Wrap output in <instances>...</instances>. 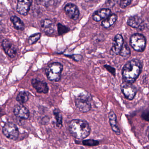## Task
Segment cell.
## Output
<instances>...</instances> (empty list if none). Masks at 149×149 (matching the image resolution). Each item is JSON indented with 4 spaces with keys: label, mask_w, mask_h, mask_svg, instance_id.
Wrapping results in <instances>:
<instances>
[{
    "label": "cell",
    "mask_w": 149,
    "mask_h": 149,
    "mask_svg": "<svg viewBox=\"0 0 149 149\" xmlns=\"http://www.w3.org/2000/svg\"><path fill=\"white\" fill-rule=\"evenodd\" d=\"M142 69V64L138 59H133L128 62L122 69L124 82L133 84L141 73Z\"/></svg>",
    "instance_id": "cell-1"
},
{
    "label": "cell",
    "mask_w": 149,
    "mask_h": 149,
    "mask_svg": "<svg viewBox=\"0 0 149 149\" xmlns=\"http://www.w3.org/2000/svg\"><path fill=\"white\" fill-rule=\"evenodd\" d=\"M68 130L74 138L81 140L88 137L91 133V128L86 121L77 119L70 122Z\"/></svg>",
    "instance_id": "cell-2"
},
{
    "label": "cell",
    "mask_w": 149,
    "mask_h": 149,
    "mask_svg": "<svg viewBox=\"0 0 149 149\" xmlns=\"http://www.w3.org/2000/svg\"><path fill=\"white\" fill-rule=\"evenodd\" d=\"M63 65L59 63H53L49 65L45 69L46 76L51 81H59L61 78Z\"/></svg>",
    "instance_id": "cell-3"
},
{
    "label": "cell",
    "mask_w": 149,
    "mask_h": 149,
    "mask_svg": "<svg viewBox=\"0 0 149 149\" xmlns=\"http://www.w3.org/2000/svg\"><path fill=\"white\" fill-rule=\"evenodd\" d=\"M91 100V96L90 95L81 93L75 98V106L82 113H87L91 110L92 108Z\"/></svg>",
    "instance_id": "cell-4"
},
{
    "label": "cell",
    "mask_w": 149,
    "mask_h": 149,
    "mask_svg": "<svg viewBox=\"0 0 149 149\" xmlns=\"http://www.w3.org/2000/svg\"><path fill=\"white\" fill-rule=\"evenodd\" d=\"M130 44L136 51L143 52L146 48V38L142 34L140 33L134 34L130 38Z\"/></svg>",
    "instance_id": "cell-5"
},
{
    "label": "cell",
    "mask_w": 149,
    "mask_h": 149,
    "mask_svg": "<svg viewBox=\"0 0 149 149\" xmlns=\"http://www.w3.org/2000/svg\"><path fill=\"white\" fill-rule=\"evenodd\" d=\"M2 132L3 134L10 140H16L19 135L18 128L12 123H5L3 128Z\"/></svg>",
    "instance_id": "cell-6"
},
{
    "label": "cell",
    "mask_w": 149,
    "mask_h": 149,
    "mask_svg": "<svg viewBox=\"0 0 149 149\" xmlns=\"http://www.w3.org/2000/svg\"><path fill=\"white\" fill-rule=\"evenodd\" d=\"M121 89L125 98L129 100L134 99L137 92L135 86L131 83L126 82H123L122 84Z\"/></svg>",
    "instance_id": "cell-7"
},
{
    "label": "cell",
    "mask_w": 149,
    "mask_h": 149,
    "mask_svg": "<svg viewBox=\"0 0 149 149\" xmlns=\"http://www.w3.org/2000/svg\"><path fill=\"white\" fill-rule=\"evenodd\" d=\"M32 0H17V10L22 15H26L29 13Z\"/></svg>",
    "instance_id": "cell-8"
},
{
    "label": "cell",
    "mask_w": 149,
    "mask_h": 149,
    "mask_svg": "<svg viewBox=\"0 0 149 149\" xmlns=\"http://www.w3.org/2000/svg\"><path fill=\"white\" fill-rule=\"evenodd\" d=\"M2 46L5 53L10 58H14L17 54V49L12 42L5 39L2 42Z\"/></svg>",
    "instance_id": "cell-9"
},
{
    "label": "cell",
    "mask_w": 149,
    "mask_h": 149,
    "mask_svg": "<svg viewBox=\"0 0 149 149\" xmlns=\"http://www.w3.org/2000/svg\"><path fill=\"white\" fill-rule=\"evenodd\" d=\"M124 40L122 36L120 34L116 35L113 42V46L111 49V54L114 56L119 55Z\"/></svg>",
    "instance_id": "cell-10"
},
{
    "label": "cell",
    "mask_w": 149,
    "mask_h": 149,
    "mask_svg": "<svg viewBox=\"0 0 149 149\" xmlns=\"http://www.w3.org/2000/svg\"><path fill=\"white\" fill-rule=\"evenodd\" d=\"M13 113L17 117L24 120L28 119L29 116V111L26 107L22 104L15 105L13 109Z\"/></svg>",
    "instance_id": "cell-11"
},
{
    "label": "cell",
    "mask_w": 149,
    "mask_h": 149,
    "mask_svg": "<svg viewBox=\"0 0 149 149\" xmlns=\"http://www.w3.org/2000/svg\"><path fill=\"white\" fill-rule=\"evenodd\" d=\"M65 11L68 17L73 20H77L79 17L80 12L78 7L71 3H68L65 7Z\"/></svg>",
    "instance_id": "cell-12"
},
{
    "label": "cell",
    "mask_w": 149,
    "mask_h": 149,
    "mask_svg": "<svg viewBox=\"0 0 149 149\" xmlns=\"http://www.w3.org/2000/svg\"><path fill=\"white\" fill-rule=\"evenodd\" d=\"M31 85L34 88L38 93H47L49 92V88L46 82L37 79L31 80Z\"/></svg>",
    "instance_id": "cell-13"
},
{
    "label": "cell",
    "mask_w": 149,
    "mask_h": 149,
    "mask_svg": "<svg viewBox=\"0 0 149 149\" xmlns=\"http://www.w3.org/2000/svg\"><path fill=\"white\" fill-rule=\"evenodd\" d=\"M40 26L42 30L47 35H52L55 31L54 24L50 19H46L42 20L40 23Z\"/></svg>",
    "instance_id": "cell-14"
},
{
    "label": "cell",
    "mask_w": 149,
    "mask_h": 149,
    "mask_svg": "<svg viewBox=\"0 0 149 149\" xmlns=\"http://www.w3.org/2000/svg\"><path fill=\"white\" fill-rule=\"evenodd\" d=\"M127 24L130 27L143 30L144 29L143 20L137 16L130 17L127 21Z\"/></svg>",
    "instance_id": "cell-15"
},
{
    "label": "cell",
    "mask_w": 149,
    "mask_h": 149,
    "mask_svg": "<svg viewBox=\"0 0 149 149\" xmlns=\"http://www.w3.org/2000/svg\"><path fill=\"white\" fill-rule=\"evenodd\" d=\"M111 15V10L108 8H103L95 11L93 15V19L95 22H99L105 19Z\"/></svg>",
    "instance_id": "cell-16"
},
{
    "label": "cell",
    "mask_w": 149,
    "mask_h": 149,
    "mask_svg": "<svg viewBox=\"0 0 149 149\" xmlns=\"http://www.w3.org/2000/svg\"><path fill=\"white\" fill-rule=\"evenodd\" d=\"M108 118L112 130L118 135L120 134V130L117 125V117L115 113L113 111L110 112L108 115Z\"/></svg>",
    "instance_id": "cell-17"
},
{
    "label": "cell",
    "mask_w": 149,
    "mask_h": 149,
    "mask_svg": "<svg viewBox=\"0 0 149 149\" xmlns=\"http://www.w3.org/2000/svg\"><path fill=\"white\" fill-rule=\"evenodd\" d=\"M117 20V16L115 14H112L102 21L101 25L106 29L109 28L113 25Z\"/></svg>",
    "instance_id": "cell-18"
},
{
    "label": "cell",
    "mask_w": 149,
    "mask_h": 149,
    "mask_svg": "<svg viewBox=\"0 0 149 149\" xmlns=\"http://www.w3.org/2000/svg\"><path fill=\"white\" fill-rule=\"evenodd\" d=\"M10 21L16 29L22 31L24 29L23 22L16 16H13L10 17Z\"/></svg>",
    "instance_id": "cell-19"
},
{
    "label": "cell",
    "mask_w": 149,
    "mask_h": 149,
    "mask_svg": "<svg viewBox=\"0 0 149 149\" xmlns=\"http://www.w3.org/2000/svg\"><path fill=\"white\" fill-rule=\"evenodd\" d=\"M29 99V93L26 91H21L17 96L16 100L20 104L26 103Z\"/></svg>",
    "instance_id": "cell-20"
},
{
    "label": "cell",
    "mask_w": 149,
    "mask_h": 149,
    "mask_svg": "<svg viewBox=\"0 0 149 149\" xmlns=\"http://www.w3.org/2000/svg\"><path fill=\"white\" fill-rule=\"evenodd\" d=\"M119 54L125 59H127L130 56L131 51L127 43H123Z\"/></svg>",
    "instance_id": "cell-21"
},
{
    "label": "cell",
    "mask_w": 149,
    "mask_h": 149,
    "mask_svg": "<svg viewBox=\"0 0 149 149\" xmlns=\"http://www.w3.org/2000/svg\"><path fill=\"white\" fill-rule=\"evenodd\" d=\"M53 113L55 116V119L57 121V125L58 127H61L62 126V115L59 109H56L53 111Z\"/></svg>",
    "instance_id": "cell-22"
},
{
    "label": "cell",
    "mask_w": 149,
    "mask_h": 149,
    "mask_svg": "<svg viewBox=\"0 0 149 149\" xmlns=\"http://www.w3.org/2000/svg\"><path fill=\"white\" fill-rule=\"evenodd\" d=\"M41 36V34L39 33H36L31 36L28 40L29 44L33 45L36 43L40 39Z\"/></svg>",
    "instance_id": "cell-23"
},
{
    "label": "cell",
    "mask_w": 149,
    "mask_h": 149,
    "mask_svg": "<svg viewBox=\"0 0 149 149\" xmlns=\"http://www.w3.org/2000/svg\"><path fill=\"white\" fill-rule=\"evenodd\" d=\"M82 143L85 146L88 147H94L98 146L99 144V142L98 141L94 140H84L82 141Z\"/></svg>",
    "instance_id": "cell-24"
},
{
    "label": "cell",
    "mask_w": 149,
    "mask_h": 149,
    "mask_svg": "<svg viewBox=\"0 0 149 149\" xmlns=\"http://www.w3.org/2000/svg\"><path fill=\"white\" fill-rule=\"evenodd\" d=\"M58 32L59 35H63L67 33L69 31L67 27L62 25L61 24H58L57 25Z\"/></svg>",
    "instance_id": "cell-25"
},
{
    "label": "cell",
    "mask_w": 149,
    "mask_h": 149,
    "mask_svg": "<svg viewBox=\"0 0 149 149\" xmlns=\"http://www.w3.org/2000/svg\"><path fill=\"white\" fill-rule=\"evenodd\" d=\"M132 0H121L120 6L122 8H125L131 4Z\"/></svg>",
    "instance_id": "cell-26"
},
{
    "label": "cell",
    "mask_w": 149,
    "mask_h": 149,
    "mask_svg": "<svg viewBox=\"0 0 149 149\" xmlns=\"http://www.w3.org/2000/svg\"><path fill=\"white\" fill-rule=\"evenodd\" d=\"M66 56L70 58H72L74 61H77V62H78V61H80V60H82V56L80 55H65Z\"/></svg>",
    "instance_id": "cell-27"
},
{
    "label": "cell",
    "mask_w": 149,
    "mask_h": 149,
    "mask_svg": "<svg viewBox=\"0 0 149 149\" xmlns=\"http://www.w3.org/2000/svg\"><path fill=\"white\" fill-rule=\"evenodd\" d=\"M104 67H105L110 73H111V74L113 75L114 76H115L116 72H115V69L114 68L112 67V66H110V65H104Z\"/></svg>",
    "instance_id": "cell-28"
},
{
    "label": "cell",
    "mask_w": 149,
    "mask_h": 149,
    "mask_svg": "<svg viewBox=\"0 0 149 149\" xmlns=\"http://www.w3.org/2000/svg\"><path fill=\"white\" fill-rule=\"evenodd\" d=\"M142 117L143 119H144L145 120L148 121H149V112L148 111L147 112H144L142 114Z\"/></svg>",
    "instance_id": "cell-29"
},
{
    "label": "cell",
    "mask_w": 149,
    "mask_h": 149,
    "mask_svg": "<svg viewBox=\"0 0 149 149\" xmlns=\"http://www.w3.org/2000/svg\"><path fill=\"white\" fill-rule=\"evenodd\" d=\"M84 1H85L86 2H89L90 1H91V0H84Z\"/></svg>",
    "instance_id": "cell-30"
}]
</instances>
